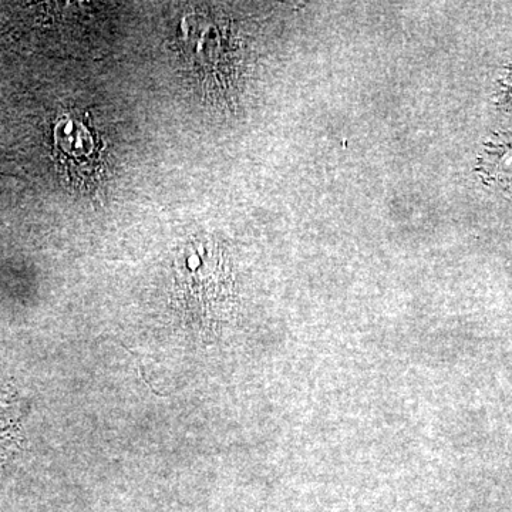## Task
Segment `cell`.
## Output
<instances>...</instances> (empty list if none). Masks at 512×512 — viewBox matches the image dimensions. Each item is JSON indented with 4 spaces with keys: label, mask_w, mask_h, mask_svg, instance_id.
<instances>
[{
    "label": "cell",
    "mask_w": 512,
    "mask_h": 512,
    "mask_svg": "<svg viewBox=\"0 0 512 512\" xmlns=\"http://www.w3.org/2000/svg\"><path fill=\"white\" fill-rule=\"evenodd\" d=\"M19 434V409L12 386L0 373V466L8 460Z\"/></svg>",
    "instance_id": "1"
}]
</instances>
